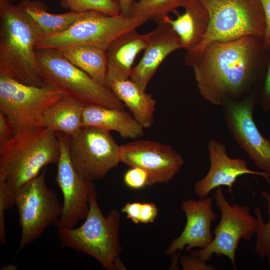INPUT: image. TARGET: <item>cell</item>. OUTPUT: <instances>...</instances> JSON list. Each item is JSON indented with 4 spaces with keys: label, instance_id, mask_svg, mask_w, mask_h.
I'll list each match as a JSON object with an SVG mask.
<instances>
[{
    "label": "cell",
    "instance_id": "cell-1",
    "mask_svg": "<svg viewBox=\"0 0 270 270\" xmlns=\"http://www.w3.org/2000/svg\"><path fill=\"white\" fill-rule=\"evenodd\" d=\"M269 50L262 38L246 36L187 52L184 60L193 70L201 96L218 106L226 100H238L260 91Z\"/></svg>",
    "mask_w": 270,
    "mask_h": 270
},
{
    "label": "cell",
    "instance_id": "cell-2",
    "mask_svg": "<svg viewBox=\"0 0 270 270\" xmlns=\"http://www.w3.org/2000/svg\"><path fill=\"white\" fill-rule=\"evenodd\" d=\"M44 34L32 18L12 4L0 5V75L42 86L36 48Z\"/></svg>",
    "mask_w": 270,
    "mask_h": 270
},
{
    "label": "cell",
    "instance_id": "cell-3",
    "mask_svg": "<svg viewBox=\"0 0 270 270\" xmlns=\"http://www.w3.org/2000/svg\"><path fill=\"white\" fill-rule=\"evenodd\" d=\"M60 155L56 132L42 126L28 130L0 145V177L16 192L42 168L57 164Z\"/></svg>",
    "mask_w": 270,
    "mask_h": 270
},
{
    "label": "cell",
    "instance_id": "cell-4",
    "mask_svg": "<svg viewBox=\"0 0 270 270\" xmlns=\"http://www.w3.org/2000/svg\"><path fill=\"white\" fill-rule=\"evenodd\" d=\"M96 196V190L91 194L88 213L80 226L58 228L61 246L92 256L106 270H126L120 258L122 250L119 239L120 214L112 210L104 216Z\"/></svg>",
    "mask_w": 270,
    "mask_h": 270
},
{
    "label": "cell",
    "instance_id": "cell-5",
    "mask_svg": "<svg viewBox=\"0 0 270 270\" xmlns=\"http://www.w3.org/2000/svg\"><path fill=\"white\" fill-rule=\"evenodd\" d=\"M43 82L62 91L85 106L96 104L124 110L125 106L106 86L68 61L58 49H36Z\"/></svg>",
    "mask_w": 270,
    "mask_h": 270
},
{
    "label": "cell",
    "instance_id": "cell-6",
    "mask_svg": "<svg viewBox=\"0 0 270 270\" xmlns=\"http://www.w3.org/2000/svg\"><path fill=\"white\" fill-rule=\"evenodd\" d=\"M200 0L209 14V26L202 41L192 50L214 42L232 40L246 36L263 38L266 19L260 0Z\"/></svg>",
    "mask_w": 270,
    "mask_h": 270
},
{
    "label": "cell",
    "instance_id": "cell-7",
    "mask_svg": "<svg viewBox=\"0 0 270 270\" xmlns=\"http://www.w3.org/2000/svg\"><path fill=\"white\" fill-rule=\"evenodd\" d=\"M146 22L144 18L122 12L110 16L97 11H87L64 31L43 36L36 49H60L88 45L106 50L119 36L136 29Z\"/></svg>",
    "mask_w": 270,
    "mask_h": 270
},
{
    "label": "cell",
    "instance_id": "cell-8",
    "mask_svg": "<svg viewBox=\"0 0 270 270\" xmlns=\"http://www.w3.org/2000/svg\"><path fill=\"white\" fill-rule=\"evenodd\" d=\"M65 96L62 91L48 84L30 86L0 75V113L8 118L14 136L40 126L46 109Z\"/></svg>",
    "mask_w": 270,
    "mask_h": 270
},
{
    "label": "cell",
    "instance_id": "cell-9",
    "mask_svg": "<svg viewBox=\"0 0 270 270\" xmlns=\"http://www.w3.org/2000/svg\"><path fill=\"white\" fill-rule=\"evenodd\" d=\"M46 168L15 192V206L22 230L18 251L28 246L60 218L62 204L46 185Z\"/></svg>",
    "mask_w": 270,
    "mask_h": 270
},
{
    "label": "cell",
    "instance_id": "cell-10",
    "mask_svg": "<svg viewBox=\"0 0 270 270\" xmlns=\"http://www.w3.org/2000/svg\"><path fill=\"white\" fill-rule=\"evenodd\" d=\"M216 206L220 209L221 217L213 230L214 236L210 244L204 248L191 250L190 254L208 262L214 256H226L236 270V252L240 241H250L256 234L258 220L250 214L248 206L230 204L222 188H217L214 194Z\"/></svg>",
    "mask_w": 270,
    "mask_h": 270
},
{
    "label": "cell",
    "instance_id": "cell-11",
    "mask_svg": "<svg viewBox=\"0 0 270 270\" xmlns=\"http://www.w3.org/2000/svg\"><path fill=\"white\" fill-rule=\"evenodd\" d=\"M72 164L84 178L92 181L104 178L120 162V146L110 132L84 126L69 142Z\"/></svg>",
    "mask_w": 270,
    "mask_h": 270
},
{
    "label": "cell",
    "instance_id": "cell-12",
    "mask_svg": "<svg viewBox=\"0 0 270 270\" xmlns=\"http://www.w3.org/2000/svg\"><path fill=\"white\" fill-rule=\"evenodd\" d=\"M258 98L256 91L240 100H226L220 106L227 128L238 144L258 168L270 173V140L260 133L254 118Z\"/></svg>",
    "mask_w": 270,
    "mask_h": 270
},
{
    "label": "cell",
    "instance_id": "cell-13",
    "mask_svg": "<svg viewBox=\"0 0 270 270\" xmlns=\"http://www.w3.org/2000/svg\"><path fill=\"white\" fill-rule=\"evenodd\" d=\"M60 146V155L57 164L56 181L63 198L61 216L56 224L58 228H72L85 220L90 209L89 200L96 190L92 181L82 177L73 166L69 154L70 136L56 132Z\"/></svg>",
    "mask_w": 270,
    "mask_h": 270
},
{
    "label": "cell",
    "instance_id": "cell-14",
    "mask_svg": "<svg viewBox=\"0 0 270 270\" xmlns=\"http://www.w3.org/2000/svg\"><path fill=\"white\" fill-rule=\"evenodd\" d=\"M120 162L130 167H138L148 174V186L168 183L184 163L183 157L166 144L138 140L120 146Z\"/></svg>",
    "mask_w": 270,
    "mask_h": 270
},
{
    "label": "cell",
    "instance_id": "cell-15",
    "mask_svg": "<svg viewBox=\"0 0 270 270\" xmlns=\"http://www.w3.org/2000/svg\"><path fill=\"white\" fill-rule=\"evenodd\" d=\"M207 148L210 162L209 170L194 186V192L200 198L208 196L212 190L222 186H226L232 194L237 178L244 174L260 176L270 184V173L250 170L244 160L230 158L226 146L219 140L210 139Z\"/></svg>",
    "mask_w": 270,
    "mask_h": 270
},
{
    "label": "cell",
    "instance_id": "cell-16",
    "mask_svg": "<svg viewBox=\"0 0 270 270\" xmlns=\"http://www.w3.org/2000/svg\"><path fill=\"white\" fill-rule=\"evenodd\" d=\"M186 216V224L181 234L174 239L166 250L171 255L186 248L190 251L194 248H204L213 240L211 225L218 218L213 210V198L210 196L184 200L181 204Z\"/></svg>",
    "mask_w": 270,
    "mask_h": 270
},
{
    "label": "cell",
    "instance_id": "cell-17",
    "mask_svg": "<svg viewBox=\"0 0 270 270\" xmlns=\"http://www.w3.org/2000/svg\"><path fill=\"white\" fill-rule=\"evenodd\" d=\"M150 32L149 42L138 63L132 70L130 78L144 90L165 58L182 48L180 40L172 27L162 21Z\"/></svg>",
    "mask_w": 270,
    "mask_h": 270
},
{
    "label": "cell",
    "instance_id": "cell-18",
    "mask_svg": "<svg viewBox=\"0 0 270 270\" xmlns=\"http://www.w3.org/2000/svg\"><path fill=\"white\" fill-rule=\"evenodd\" d=\"M184 12L180 14L174 10L176 17L168 15L162 20L168 24L179 36L182 48L186 52L195 49L204 38L209 26L208 11L200 0H186Z\"/></svg>",
    "mask_w": 270,
    "mask_h": 270
},
{
    "label": "cell",
    "instance_id": "cell-19",
    "mask_svg": "<svg viewBox=\"0 0 270 270\" xmlns=\"http://www.w3.org/2000/svg\"><path fill=\"white\" fill-rule=\"evenodd\" d=\"M136 30L119 36L106 50L108 60L106 76L130 78L136 56L144 50L150 38V32L140 34Z\"/></svg>",
    "mask_w": 270,
    "mask_h": 270
},
{
    "label": "cell",
    "instance_id": "cell-20",
    "mask_svg": "<svg viewBox=\"0 0 270 270\" xmlns=\"http://www.w3.org/2000/svg\"><path fill=\"white\" fill-rule=\"evenodd\" d=\"M105 86L126 107L144 128H150L154 121L156 101L130 78L106 76Z\"/></svg>",
    "mask_w": 270,
    "mask_h": 270
},
{
    "label": "cell",
    "instance_id": "cell-21",
    "mask_svg": "<svg viewBox=\"0 0 270 270\" xmlns=\"http://www.w3.org/2000/svg\"><path fill=\"white\" fill-rule=\"evenodd\" d=\"M94 126L115 131L124 138L136 139L144 134V128L124 110L90 104L84 106L82 127Z\"/></svg>",
    "mask_w": 270,
    "mask_h": 270
},
{
    "label": "cell",
    "instance_id": "cell-22",
    "mask_svg": "<svg viewBox=\"0 0 270 270\" xmlns=\"http://www.w3.org/2000/svg\"><path fill=\"white\" fill-rule=\"evenodd\" d=\"M84 106L77 100L65 96L46 109L41 119L40 126L74 137L82 128Z\"/></svg>",
    "mask_w": 270,
    "mask_h": 270
},
{
    "label": "cell",
    "instance_id": "cell-23",
    "mask_svg": "<svg viewBox=\"0 0 270 270\" xmlns=\"http://www.w3.org/2000/svg\"><path fill=\"white\" fill-rule=\"evenodd\" d=\"M58 50L72 64L98 83L105 86L108 72L106 50L88 45L75 46Z\"/></svg>",
    "mask_w": 270,
    "mask_h": 270
},
{
    "label": "cell",
    "instance_id": "cell-24",
    "mask_svg": "<svg viewBox=\"0 0 270 270\" xmlns=\"http://www.w3.org/2000/svg\"><path fill=\"white\" fill-rule=\"evenodd\" d=\"M16 6L32 18L42 31L43 36L64 31L86 12L69 11L60 14H51L43 2L38 0H21Z\"/></svg>",
    "mask_w": 270,
    "mask_h": 270
},
{
    "label": "cell",
    "instance_id": "cell-25",
    "mask_svg": "<svg viewBox=\"0 0 270 270\" xmlns=\"http://www.w3.org/2000/svg\"><path fill=\"white\" fill-rule=\"evenodd\" d=\"M186 2V0H138L134 2L128 14L158 24L170 12H173L178 8H183Z\"/></svg>",
    "mask_w": 270,
    "mask_h": 270
},
{
    "label": "cell",
    "instance_id": "cell-26",
    "mask_svg": "<svg viewBox=\"0 0 270 270\" xmlns=\"http://www.w3.org/2000/svg\"><path fill=\"white\" fill-rule=\"evenodd\" d=\"M261 196L266 203L268 220L267 222H265L260 208H254V214L258 220V226L255 234L256 240L254 252L262 259H266L268 264L270 267V194L262 191Z\"/></svg>",
    "mask_w": 270,
    "mask_h": 270
},
{
    "label": "cell",
    "instance_id": "cell-27",
    "mask_svg": "<svg viewBox=\"0 0 270 270\" xmlns=\"http://www.w3.org/2000/svg\"><path fill=\"white\" fill-rule=\"evenodd\" d=\"M61 6L70 11L84 12L94 10L116 16L121 13L118 2L114 0H58Z\"/></svg>",
    "mask_w": 270,
    "mask_h": 270
},
{
    "label": "cell",
    "instance_id": "cell-28",
    "mask_svg": "<svg viewBox=\"0 0 270 270\" xmlns=\"http://www.w3.org/2000/svg\"><path fill=\"white\" fill-rule=\"evenodd\" d=\"M15 205V192L7 186L4 180L0 177V242H6V234L4 222L5 211L11 209Z\"/></svg>",
    "mask_w": 270,
    "mask_h": 270
},
{
    "label": "cell",
    "instance_id": "cell-29",
    "mask_svg": "<svg viewBox=\"0 0 270 270\" xmlns=\"http://www.w3.org/2000/svg\"><path fill=\"white\" fill-rule=\"evenodd\" d=\"M124 182L128 188L140 190L148 186V174L142 168L130 167L124 174Z\"/></svg>",
    "mask_w": 270,
    "mask_h": 270
},
{
    "label": "cell",
    "instance_id": "cell-30",
    "mask_svg": "<svg viewBox=\"0 0 270 270\" xmlns=\"http://www.w3.org/2000/svg\"><path fill=\"white\" fill-rule=\"evenodd\" d=\"M266 72L262 86L259 91L258 102L261 108L270 112V50Z\"/></svg>",
    "mask_w": 270,
    "mask_h": 270
},
{
    "label": "cell",
    "instance_id": "cell-31",
    "mask_svg": "<svg viewBox=\"0 0 270 270\" xmlns=\"http://www.w3.org/2000/svg\"><path fill=\"white\" fill-rule=\"evenodd\" d=\"M207 262L198 256L190 254L182 256L180 260V264L184 270H216L214 265L208 264Z\"/></svg>",
    "mask_w": 270,
    "mask_h": 270
},
{
    "label": "cell",
    "instance_id": "cell-32",
    "mask_svg": "<svg viewBox=\"0 0 270 270\" xmlns=\"http://www.w3.org/2000/svg\"><path fill=\"white\" fill-rule=\"evenodd\" d=\"M158 212L156 205L152 202L142 203L140 223L148 224L154 222Z\"/></svg>",
    "mask_w": 270,
    "mask_h": 270
},
{
    "label": "cell",
    "instance_id": "cell-33",
    "mask_svg": "<svg viewBox=\"0 0 270 270\" xmlns=\"http://www.w3.org/2000/svg\"><path fill=\"white\" fill-rule=\"evenodd\" d=\"M142 203L138 202L126 203L121 209L134 224H140V214Z\"/></svg>",
    "mask_w": 270,
    "mask_h": 270
},
{
    "label": "cell",
    "instance_id": "cell-34",
    "mask_svg": "<svg viewBox=\"0 0 270 270\" xmlns=\"http://www.w3.org/2000/svg\"><path fill=\"white\" fill-rule=\"evenodd\" d=\"M14 136L13 130L8 118L0 113V145L10 140Z\"/></svg>",
    "mask_w": 270,
    "mask_h": 270
},
{
    "label": "cell",
    "instance_id": "cell-35",
    "mask_svg": "<svg viewBox=\"0 0 270 270\" xmlns=\"http://www.w3.org/2000/svg\"><path fill=\"white\" fill-rule=\"evenodd\" d=\"M262 4L266 19V28L262 38L266 48L270 50V0H260Z\"/></svg>",
    "mask_w": 270,
    "mask_h": 270
},
{
    "label": "cell",
    "instance_id": "cell-36",
    "mask_svg": "<svg viewBox=\"0 0 270 270\" xmlns=\"http://www.w3.org/2000/svg\"><path fill=\"white\" fill-rule=\"evenodd\" d=\"M121 12L128 14L134 2V0H117Z\"/></svg>",
    "mask_w": 270,
    "mask_h": 270
},
{
    "label": "cell",
    "instance_id": "cell-37",
    "mask_svg": "<svg viewBox=\"0 0 270 270\" xmlns=\"http://www.w3.org/2000/svg\"><path fill=\"white\" fill-rule=\"evenodd\" d=\"M2 270H16V267L14 265L7 264L4 266Z\"/></svg>",
    "mask_w": 270,
    "mask_h": 270
},
{
    "label": "cell",
    "instance_id": "cell-38",
    "mask_svg": "<svg viewBox=\"0 0 270 270\" xmlns=\"http://www.w3.org/2000/svg\"><path fill=\"white\" fill-rule=\"evenodd\" d=\"M14 0H0V5L6 4H12Z\"/></svg>",
    "mask_w": 270,
    "mask_h": 270
},
{
    "label": "cell",
    "instance_id": "cell-39",
    "mask_svg": "<svg viewBox=\"0 0 270 270\" xmlns=\"http://www.w3.org/2000/svg\"><path fill=\"white\" fill-rule=\"evenodd\" d=\"M114 1L118 2V0H114Z\"/></svg>",
    "mask_w": 270,
    "mask_h": 270
}]
</instances>
